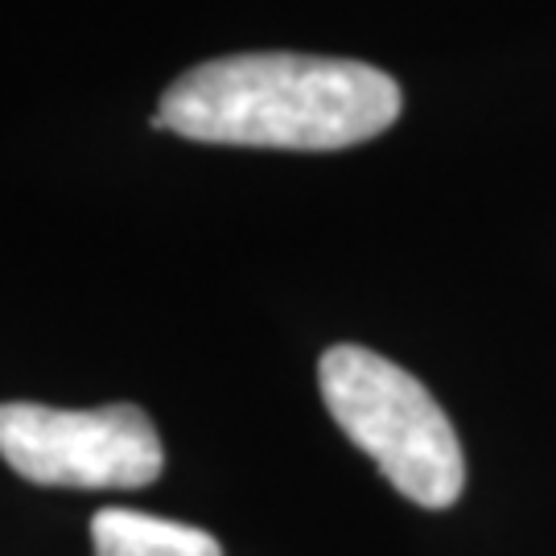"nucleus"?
Segmentation results:
<instances>
[{"instance_id": "1", "label": "nucleus", "mask_w": 556, "mask_h": 556, "mask_svg": "<svg viewBox=\"0 0 556 556\" xmlns=\"http://www.w3.org/2000/svg\"><path fill=\"white\" fill-rule=\"evenodd\" d=\"M400 108L396 79L371 62L268 50L186 71L153 124L206 144L330 153L388 132Z\"/></svg>"}, {"instance_id": "2", "label": "nucleus", "mask_w": 556, "mask_h": 556, "mask_svg": "<svg viewBox=\"0 0 556 556\" xmlns=\"http://www.w3.org/2000/svg\"><path fill=\"white\" fill-rule=\"evenodd\" d=\"M318 383L338 429L376 462L400 495L429 511L462 498V445L417 376L367 346L342 342L321 355Z\"/></svg>"}, {"instance_id": "3", "label": "nucleus", "mask_w": 556, "mask_h": 556, "mask_svg": "<svg viewBox=\"0 0 556 556\" xmlns=\"http://www.w3.org/2000/svg\"><path fill=\"white\" fill-rule=\"evenodd\" d=\"M0 457L38 486L75 491H137L165 466L157 429L137 404H0Z\"/></svg>"}, {"instance_id": "4", "label": "nucleus", "mask_w": 556, "mask_h": 556, "mask_svg": "<svg viewBox=\"0 0 556 556\" xmlns=\"http://www.w3.org/2000/svg\"><path fill=\"white\" fill-rule=\"evenodd\" d=\"M96 556H223V544L202 528L140 516L124 507H103L91 519Z\"/></svg>"}]
</instances>
